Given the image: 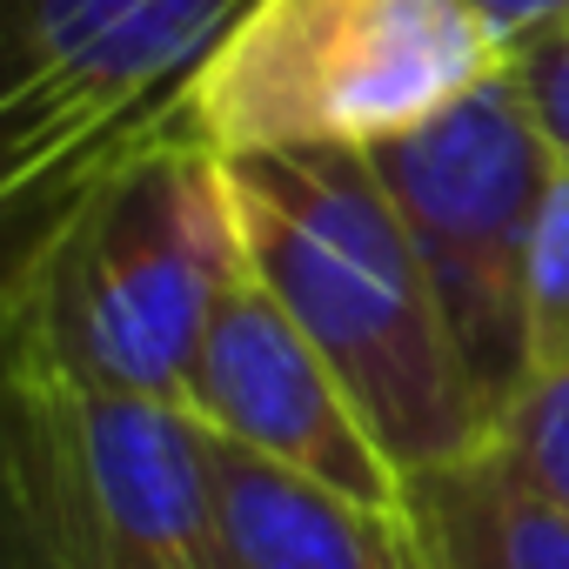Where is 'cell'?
I'll return each instance as SVG.
<instances>
[{
  "mask_svg": "<svg viewBox=\"0 0 569 569\" xmlns=\"http://www.w3.org/2000/svg\"><path fill=\"white\" fill-rule=\"evenodd\" d=\"M241 274L228 161L168 121L28 221L0 281V376L181 402L194 349Z\"/></svg>",
  "mask_w": 569,
  "mask_h": 569,
  "instance_id": "obj_1",
  "label": "cell"
},
{
  "mask_svg": "<svg viewBox=\"0 0 569 569\" xmlns=\"http://www.w3.org/2000/svg\"><path fill=\"white\" fill-rule=\"evenodd\" d=\"M228 194L254 281L342 376L389 462L422 476L476 456L489 409L369 148L228 154Z\"/></svg>",
  "mask_w": 569,
  "mask_h": 569,
  "instance_id": "obj_2",
  "label": "cell"
},
{
  "mask_svg": "<svg viewBox=\"0 0 569 569\" xmlns=\"http://www.w3.org/2000/svg\"><path fill=\"white\" fill-rule=\"evenodd\" d=\"M502 68L469 0H254L174 128L228 154L376 148Z\"/></svg>",
  "mask_w": 569,
  "mask_h": 569,
  "instance_id": "obj_3",
  "label": "cell"
},
{
  "mask_svg": "<svg viewBox=\"0 0 569 569\" xmlns=\"http://www.w3.org/2000/svg\"><path fill=\"white\" fill-rule=\"evenodd\" d=\"M254 0H0V201L14 228L174 121Z\"/></svg>",
  "mask_w": 569,
  "mask_h": 569,
  "instance_id": "obj_4",
  "label": "cell"
},
{
  "mask_svg": "<svg viewBox=\"0 0 569 569\" xmlns=\"http://www.w3.org/2000/svg\"><path fill=\"white\" fill-rule=\"evenodd\" d=\"M369 161L436 281L496 436L502 409L529 382V241L556 181V154L509 68H496L422 128L376 141Z\"/></svg>",
  "mask_w": 569,
  "mask_h": 569,
  "instance_id": "obj_5",
  "label": "cell"
},
{
  "mask_svg": "<svg viewBox=\"0 0 569 569\" xmlns=\"http://www.w3.org/2000/svg\"><path fill=\"white\" fill-rule=\"evenodd\" d=\"M181 409L234 449L268 456L322 489L362 496L376 509H409V476L389 462L342 376L254 281V268L221 296L181 382Z\"/></svg>",
  "mask_w": 569,
  "mask_h": 569,
  "instance_id": "obj_6",
  "label": "cell"
},
{
  "mask_svg": "<svg viewBox=\"0 0 569 569\" xmlns=\"http://www.w3.org/2000/svg\"><path fill=\"white\" fill-rule=\"evenodd\" d=\"M0 402L34 416V429L61 449L74 482L101 502V516L121 536H134L154 562L228 569L208 476V429L181 402L88 382H34V376H0Z\"/></svg>",
  "mask_w": 569,
  "mask_h": 569,
  "instance_id": "obj_7",
  "label": "cell"
},
{
  "mask_svg": "<svg viewBox=\"0 0 569 569\" xmlns=\"http://www.w3.org/2000/svg\"><path fill=\"white\" fill-rule=\"evenodd\" d=\"M228 569H429L416 516L322 489L208 429Z\"/></svg>",
  "mask_w": 569,
  "mask_h": 569,
  "instance_id": "obj_8",
  "label": "cell"
},
{
  "mask_svg": "<svg viewBox=\"0 0 569 569\" xmlns=\"http://www.w3.org/2000/svg\"><path fill=\"white\" fill-rule=\"evenodd\" d=\"M409 516L429 569H569V516L496 442L409 476Z\"/></svg>",
  "mask_w": 569,
  "mask_h": 569,
  "instance_id": "obj_9",
  "label": "cell"
},
{
  "mask_svg": "<svg viewBox=\"0 0 569 569\" xmlns=\"http://www.w3.org/2000/svg\"><path fill=\"white\" fill-rule=\"evenodd\" d=\"M0 569H168L121 536L74 482L61 449L0 402Z\"/></svg>",
  "mask_w": 569,
  "mask_h": 569,
  "instance_id": "obj_10",
  "label": "cell"
},
{
  "mask_svg": "<svg viewBox=\"0 0 569 569\" xmlns=\"http://www.w3.org/2000/svg\"><path fill=\"white\" fill-rule=\"evenodd\" d=\"M529 376H569V168H556L529 241Z\"/></svg>",
  "mask_w": 569,
  "mask_h": 569,
  "instance_id": "obj_11",
  "label": "cell"
},
{
  "mask_svg": "<svg viewBox=\"0 0 569 569\" xmlns=\"http://www.w3.org/2000/svg\"><path fill=\"white\" fill-rule=\"evenodd\" d=\"M489 442L569 516V376H529Z\"/></svg>",
  "mask_w": 569,
  "mask_h": 569,
  "instance_id": "obj_12",
  "label": "cell"
},
{
  "mask_svg": "<svg viewBox=\"0 0 569 569\" xmlns=\"http://www.w3.org/2000/svg\"><path fill=\"white\" fill-rule=\"evenodd\" d=\"M502 68L522 88V101H529L549 154H556V168H569V21L536 34V41H522V48H509Z\"/></svg>",
  "mask_w": 569,
  "mask_h": 569,
  "instance_id": "obj_13",
  "label": "cell"
},
{
  "mask_svg": "<svg viewBox=\"0 0 569 569\" xmlns=\"http://www.w3.org/2000/svg\"><path fill=\"white\" fill-rule=\"evenodd\" d=\"M469 8H476V14H482V28L502 41V54L569 21V0H469Z\"/></svg>",
  "mask_w": 569,
  "mask_h": 569,
  "instance_id": "obj_14",
  "label": "cell"
}]
</instances>
